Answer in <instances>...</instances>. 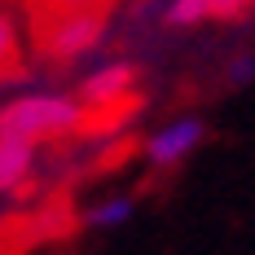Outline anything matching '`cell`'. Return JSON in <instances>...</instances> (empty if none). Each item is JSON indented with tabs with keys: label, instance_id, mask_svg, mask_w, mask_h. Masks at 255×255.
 I'll use <instances>...</instances> for the list:
<instances>
[{
	"label": "cell",
	"instance_id": "obj_3",
	"mask_svg": "<svg viewBox=\"0 0 255 255\" xmlns=\"http://www.w3.org/2000/svg\"><path fill=\"white\" fill-rule=\"evenodd\" d=\"M203 141H207V119L180 115V119L163 124L150 141H145V158H150V167H176V163H185Z\"/></svg>",
	"mask_w": 255,
	"mask_h": 255
},
{
	"label": "cell",
	"instance_id": "obj_9",
	"mask_svg": "<svg viewBox=\"0 0 255 255\" xmlns=\"http://www.w3.org/2000/svg\"><path fill=\"white\" fill-rule=\"evenodd\" d=\"M251 9H255V0H207V18L211 22H238Z\"/></svg>",
	"mask_w": 255,
	"mask_h": 255
},
{
	"label": "cell",
	"instance_id": "obj_11",
	"mask_svg": "<svg viewBox=\"0 0 255 255\" xmlns=\"http://www.w3.org/2000/svg\"><path fill=\"white\" fill-rule=\"evenodd\" d=\"M57 4H62V9H66V4H93V0H57Z\"/></svg>",
	"mask_w": 255,
	"mask_h": 255
},
{
	"label": "cell",
	"instance_id": "obj_2",
	"mask_svg": "<svg viewBox=\"0 0 255 255\" xmlns=\"http://www.w3.org/2000/svg\"><path fill=\"white\" fill-rule=\"evenodd\" d=\"M106 31H110V9L102 0L93 4H66L62 13H53L44 31V57L49 62H75L84 53L102 49Z\"/></svg>",
	"mask_w": 255,
	"mask_h": 255
},
{
	"label": "cell",
	"instance_id": "obj_7",
	"mask_svg": "<svg viewBox=\"0 0 255 255\" xmlns=\"http://www.w3.org/2000/svg\"><path fill=\"white\" fill-rule=\"evenodd\" d=\"M158 18L172 31H189V26H198V22H211L207 18V0H167Z\"/></svg>",
	"mask_w": 255,
	"mask_h": 255
},
{
	"label": "cell",
	"instance_id": "obj_10",
	"mask_svg": "<svg viewBox=\"0 0 255 255\" xmlns=\"http://www.w3.org/2000/svg\"><path fill=\"white\" fill-rule=\"evenodd\" d=\"M225 79H229V84H251V79H255V53H242V57H233L229 71H225Z\"/></svg>",
	"mask_w": 255,
	"mask_h": 255
},
{
	"label": "cell",
	"instance_id": "obj_5",
	"mask_svg": "<svg viewBox=\"0 0 255 255\" xmlns=\"http://www.w3.org/2000/svg\"><path fill=\"white\" fill-rule=\"evenodd\" d=\"M35 150H40V145L0 136V198H4V194H18L26 180H31V172H35Z\"/></svg>",
	"mask_w": 255,
	"mask_h": 255
},
{
	"label": "cell",
	"instance_id": "obj_6",
	"mask_svg": "<svg viewBox=\"0 0 255 255\" xmlns=\"http://www.w3.org/2000/svg\"><path fill=\"white\" fill-rule=\"evenodd\" d=\"M136 216V198H128V194H115V198H102V203H93L84 211V225L88 229H119Z\"/></svg>",
	"mask_w": 255,
	"mask_h": 255
},
{
	"label": "cell",
	"instance_id": "obj_8",
	"mask_svg": "<svg viewBox=\"0 0 255 255\" xmlns=\"http://www.w3.org/2000/svg\"><path fill=\"white\" fill-rule=\"evenodd\" d=\"M18 71V26L9 13H0V79Z\"/></svg>",
	"mask_w": 255,
	"mask_h": 255
},
{
	"label": "cell",
	"instance_id": "obj_1",
	"mask_svg": "<svg viewBox=\"0 0 255 255\" xmlns=\"http://www.w3.org/2000/svg\"><path fill=\"white\" fill-rule=\"evenodd\" d=\"M84 124V102L66 93H18L0 106V136L26 145H49L75 136Z\"/></svg>",
	"mask_w": 255,
	"mask_h": 255
},
{
	"label": "cell",
	"instance_id": "obj_4",
	"mask_svg": "<svg viewBox=\"0 0 255 255\" xmlns=\"http://www.w3.org/2000/svg\"><path fill=\"white\" fill-rule=\"evenodd\" d=\"M136 79H141V71H136V62H102V66H93L88 75L79 79V102H84V110H97V106H110V102H124L128 93L136 88Z\"/></svg>",
	"mask_w": 255,
	"mask_h": 255
}]
</instances>
